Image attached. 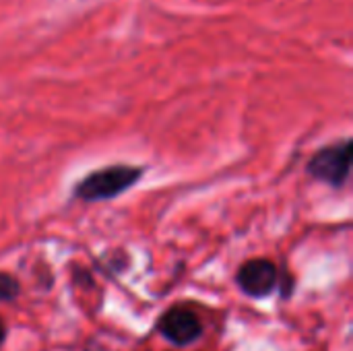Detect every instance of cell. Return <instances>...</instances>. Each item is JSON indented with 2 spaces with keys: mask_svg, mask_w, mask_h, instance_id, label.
Masks as SVG:
<instances>
[{
  "mask_svg": "<svg viewBox=\"0 0 353 351\" xmlns=\"http://www.w3.org/2000/svg\"><path fill=\"white\" fill-rule=\"evenodd\" d=\"M145 174V168L141 166H126L116 163L108 168H99L85 178H81L72 190L74 199L85 203H99V201H112L120 197L122 192L130 190Z\"/></svg>",
  "mask_w": 353,
  "mask_h": 351,
  "instance_id": "1",
  "label": "cell"
},
{
  "mask_svg": "<svg viewBox=\"0 0 353 351\" xmlns=\"http://www.w3.org/2000/svg\"><path fill=\"white\" fill-rule=\"evenodd\" d=\"M306 172L314 180L325 182L331 188H343L352 174V141L345 139L341 143L319 149L310 157Z\"/></svg>",
  "mask_w": 353,
  "mask_h": 351,
  "instance_id": "2",
  "label": "cell"
},
{
  "mask_svg": "<svg viewBox=\"0 0 353 351\" xmlns=\"http://www.w3.org/2000/svg\"><path fill=\"white\" fill-rule=\"evenodd\" d=\"M159 331L174 345H188L203 335V323L194 310L178 306L161 317Z\"/></svg>",
  "mask_w": 353,
  "mask_h": 351,
  "instance_id": "3",
  "label": "cell"
},
{
  "mask_svg": "<svg viewBox=\"0 0 353 351\" xmlns=\"http://www.w3.org/2000/svg\"><path fill=\"white\" fill-rule=\"evenodd\" d=\"M277 279H279L277 267L267 259H254V261L244 263L236 277L240 290L254 298L269 296L275 290Z\"/></svg>",
  "mask_w": 353,
  "mask_h": 351,
  "instance_id": "4",
  "label": "cell"
},
{
  "mask_svg": "<svg viewBox=\"0 0 353 351\" xmlns=\"http://www.w3.org/2000/svg\"><path fill=\"white\" fill-rule=\"evenodd\" d=\"M19 294V283L14 277L0 273V300H12Z\"/></svg>",
  "mask_w": 353,
  "mask_h": 351,
  "instance_id": "5",
  "label": "cell"
},
{
  "mask_svg": "<svg viewBox=\"0 0 353 351\" xmlns=\"http://www.w3.org/2000/svg\"><path fill=\"white\" fill-rule=\"evenodd\" d=\"M4 335H6V329H4V325H2V321H0V343L4 341Z\"/></svg>",
  "mask_w": 353,
  "mask_h": 351,
  "instance_id": "6",
  "label": "cell"
}]
</instances>
